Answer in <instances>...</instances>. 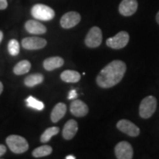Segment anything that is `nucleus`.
<instances>
[{
	"instance_id": "f257e3e1",
	"label": "nucleus",
	"mask_w": 159,
	"mask_h": 159,
	"mask_svg": "<svg viewBox=\"0 0 159 159\" xmlns=\"http://www.w3.org/2000/svg\"><path fill=\"white\" fill-rule=\"evenodd\" d=\"M125 71L126 64L123 61L119 60L112 61L99 73L97 77V83L101 88H111L122 80Z\"/></svg>"
},
{
	"instance_id": "f03ea898",
	"label": "nucleus",
	"mask_w": 159,
	"mask_h": 159,
	"mask_svg": "<svg viewBox=\"0 0 159 159\" xmlns=\"http://www.w3.org/2000/svg\"><path fill=\"white\" fill-rule=\"evenodd\" d=\"M6 143L12 152L16 154L25 152L28 150L29 144L27 140L22 136L11 135L6 139Z\"/></svg>"
},
{
	"instance_id": "7ed1b4c3",
	"label": "nucleus",
	"mask_w": 159,
	"mask_h": 159,
	"mask_svg": "<svg viewBox=\"0 0 159 159\" xmlns=\"http://www.w3.org/2000/svg\"><path fill=\"white\" fill-rule=\"evenodd\" d=\"M31 14L35 19L41 21H50L55 17V11L49 6L37 4L32 7Z\"/></svg>"
},
{
	"instance_id": "20e7f679",
	"label": "nucleus",
	"mask_w": 159,
	"mask_h": 159,
	"mask_svg": "<svg viewBox=\"0 0 159 159\" xmlns=\"http://www.w3.org/2000/svg\"><path fill=\"white\" fill-rule=\"evenodd\" d=\"M157 108V100L154 97L148 96L142 99L139 106V115L143 119H148L153 115Z\"/></svg>"
},
{
	"instance_id": "39448f33",
	"label": "nucleus",
	"mask_w": 159,
	"mask_h": 159,
	"mask_svg": "<svg viewBox=\"0 0 159 159\" xmlns=\"http://www.w3.org/2000/svg\"><path fill=\"white\" fill-rule=\"evenodd\" d=\"M130 36L126 31H121L114 37L109 38L106 41L108 47L114 49H120L126 47L129 42Z\"/></svg>"
},
{
	"instance_id": "423d86ee",
	"label": "nucleus",
	"mask_w": 159,
	"mask_h": 159,
	"mask_svg": "<svg viewBox=\"0 0 159 159\" xmlns=\"http://www.w3.org/2000/svg\"><path fill=\"white\" fill-rule=\"evenodd\" d=\"M102 41V30L98 27H93L89 31L85 39V43L88 47L96 48L101 44Z\"/></svg>"
},
{
	"instance_id": "0eeeda50",
	"label": "nucleus",
	"mask_w": 159,
	"mask_h": 159,
	"mask_svg": "<svg viewBox=\"0 0 159 159\" xmlns=\"http://www.w3.org/2000/svg\"><path fill=\"white\" fill-rule=\"evenodd\" d=\"M115 155L118 159H131L134 156V150L130 143L121 142L115 147Z\"/></svg>"
},
{
	"instance_id": "6e6552de",
	"label": "nucleus",
	"mask_w": 159,
	"mask_h": 159,
	"mask_svg": "<svg viewBox=\"0 0 159 159\" xmlns=\"http://www.w3.org/2000/svg\"><path fill=\"white\" fill-rule=\"evenodd\" d=\"M117 128L124 134L131 137H136L140 134V130L136 125L127 119H122L116 124Z\"/></svg>"
},
{
	"instance_id": "1a4fd4ad",
	"label": "nucleus",
	"mask_w": 159,
	"mask_h": 159,
	"mask_svg": "<svg viewBox=\"0 0 159 159\" xmlns=\"http://www.w3.org/2000/svg\"><path fill=\"white\" fill-rule=\"evenodd\" d=\"M23 48L29 50L42 49L47 45V41L44 39L39 37H27L21 41Z\"/></svg>"
},
{
	"instance_id": "9d476101",
	"label": "nucleus",
	"mask_w": 159,
	"mask_h": 159,
	"mask_svg": "<svg viewBox=\"0 0 159 159\" xmlns=\"http://www.w3.org/2000/svg\"><path fill=\"white\" fill-rule=\"evenodd\" d=\"M80 15L77 12H68L65 13L61 19V25L63 28L65 29L72 28L80 21Z\"/></svg>"
},
{
	"instance_id": "9b49d317",
	"label": "nucleus",
	"mask_w": 159,
	"mask_h": 159,
	"mask_svg": "<svg viewBox=\"0 0 159 159\" xmlns=\"http://www.w3.org/2000/svg\"><path fill=\"white\" fill-rule=\"evenodd\" d=\"M138 8L137 0H122L119 7V11L124 16H130Z\"/></svg>"
},
{
	"instance_id": "f8f14e48",
	"label": "nucleus",
	"mask_w": 159,
	"mask_h": 159,
	"mask_svg": "<svg viewBox=\"0 0 159 159\" xmlns=\"http://www.w3.org/2000/svg\"><path fill=\"white\" fill-rule=\"evenodd\" d=\"M70 111L74 116L77 117L85 116L89 113L87 105L80 99H75L71 103Z\"/></svg>"
},
{
	"instance_id": "ddd939ff",
	"label": "nucleus",
	"mask_w": 159,
	"mask_h": 159,
	"mask_svg": "<svg viewBox=\"0 0 159 159\" xmlns=\"http://www.w3.org/2000/svg\"><path fill=\"white\" fill-rule=\"evenodd\" d=\"M25 29L31 34L41 35L47 32V28L39 21L35 20H29L25 23Z\"/></svg>"
},
{
	"instance_id": "4468645a",
	"label": "nucleus",
	"mask_w": 159,
	"mask_h": 159,
	"mask_svg": "<svg viewBox=\"0 0 159 159\" xmlns=\"http://www.w3.org/2000/svg\"><path fill=\"white\" fill-rule=\"evenodd\" d=\"M78 130V125L74 119H70L66 123L63 129V137L66 140L74 138Z\"/></svg>"
},
{
	"instance_id": "2eb2a0df",
	"label": "nucleus",
	"mask_w": 159,
	"mask_h": 159,
	"mask_svg": "<svg viewBox=\"0 0 159 159\" xmlns=\"http://www.w3.org/2000/svg\"><path fill=\"white\" fill-rule=\"evenodd\" d=\"M63 63H64V61L62 57L56 56L47 58L43 61V65L46 70L52 71L62 66Z\"/></svg>"
},
{
	"instance_id": "dca6fc26",
	"label": "nucleus",
	"mask_w": 159,
	"mask_h": 159,
	"mask_svg": "<svg viewBox=\"0 0 159 159\" xmlns=\"http://www.w3.org/2000/svg\"><path fill=\"white\" fill-rule=\"evenodd\" d=\"M66 112V105L63 102H59L55 105L51 113L52 122L56 123L65 116Z\"/></svg>"
},
{
	"instance_id": "f3484780",
	"label": "nucleus",
	"mask_w": 159,
	"mask_h": 159,
	"mask_svg": "<svg viewBox=\"0 0 159 159\" xmlns=\"http://www.w3.org/2000/svg\"><path fill=\"white\" fill-rule=\"evenodd\" d=\"M80 74L76 71L66 70L61 75V78L66 83H77L80 80Z\"/></svg>"
},
{
	"instance_id": "a211bd4d",
	"label": "nucleus",
	"mask_w": 159,
	"mask_h": 159,
	"mask_svg": "<svg viewBox=\"0 0 159 159\" xmlns=\"http://www.w3.org/2000/svg\"><path fill=\"white\" fill-rule=\"evenodd\" d=\"M31 64L28 61H21L17 63L13 68V72L17 75L27 74L30 70Z\"/></svg>"
},
{
	"instance_id": "6ab92c4d",
	"label": "nucleus",
	"mask_w": 159,
	"mask_h": 159,
	"mask_svg": "<svg viewBox=\"0 0 159 159\" xmlns=\"http://www.w3.org/2000/svg\"><path fill=\"white\" fill-rule=\"evenodd\" d=\"M43 81V76L40 73L33 74L27 76L25 79V84L27 87H33L35 85L41 84Z\"/></svg>"
},
{
	"instance_id": "aec40b11",
	"label": "nucleus",
	"mask_w": 159,
	"mask_h": 159,
	"mask_svg": "<svg viewBox=\"0 0 159 159\" xmlns=\"http://www.w3.org/2000/svg\"><path fill=\"white\" fill-rule=\"evenodd\" d=\"M52 152V148L49 145H43L35 149L33 152V156L35 158H41V157L47 156L50 155Z\"/></svg>"
},
{
	"instance_id": "412c9836",
	"label": "nucleus",
	"mask_w": 159,
	"mask_h": 159,
	"mask_svg": "<svg viewBox=\"0 0 159 159\" xmlns=\"http://www.w3.org/2000/svg\"><path fill=\"white\" fill-rule=\"evenodd\" d=\"M59 133V128L57 127H52L46 130L41 136V142L42 143H47L50 140L52 136H55Z\"/></svg>"
},
{
	"instance_id": "4be33fe9",
	"label": "nucleus",
	"mask_w": 159,
	"mask_h": 159,
	"mask_svg": "<svg viewBox=\"0 0 159 159\" xmlns=\"http://www.w3.org/2000/svg\"><path fill=\"white\" fill-rule=\"evenodd\" d=\"M26 102H27V105L29 108L35 109L38 111H42L44 108V104L42 102L38 100L37 99L32 96L27 97V99H26Z\"/></svg>"
},
{
	"instance_id": "5701e85b",
	"label": "nucleus",
	"mask_w": 159,
	"mask_h": 159,
	"mask_svg": "<svg viewBox=\"0 0 159 159\" xmlns=\"http://www.w3.org/2000/svg\"><path fill=\"white\" fill-rule=\"evenodd\" d=\"M8 52L12 56H16L19 55L20 51V46L19 43L16 39H12L9 41L8 46Z\"/></svg>"
},
{
	"instance_id": "b1692460",
	"label": "nucleus",
	"mask_w": 159,
	"mask_h": 159,
	"mask_svg": "<svg viewBox=\"0 0 159 159\" xmlns=\"http://www.w3.org/2000/svg\"><path fill=\"white\" fill-rule=\"evenodd\" d=\"M77 97V94L76 90H71L70 92H69L68 99H74Z\"/></svg>"
},
{
	"instance_id": "393cba45",
	"label": "nucleus",
	"mask_w": 159,
	"mask_h": 159,
	"mask_svg": "<svg viewBox=\"0 0 159 159\" xmlns=\"http://www.w3.org/2000/svg\"><path fill=\"white\" fill-rule=\"evenodd\" d=\"M7 7V0H0V10H5Z\"/></svg>"
},
{
	"instance_id": "a878e982",
	"label": "nucleus",
	"mask_w": 159,
	"mask_h": 159,
	"mask_svg": "<svg viewBox=\"0 0 159 159\" xmlns=\"http://www.w3.org/2000/svg\"><path fill=\"white\" fill-rule=\"evenodd\" d=\"M6 151H7V149H6L5 145L0 144V158H1L4 154H5Z\"/></svg>"
},
{
	"instance_id": "bb28decb",
	"label": "nucleus",
	"mask_w": 159,
	"mask_h": 159,
	"mask_svg": "<svg viewBox=\"0 0 159 159\" xmlns=\"http://www.w3.org/2000/svg\"><path fill=\"white\" fill-rule=\"evenodd\" d=\"M75 156H71V155H69V156H67L66 157V159H75Z\"/></svg>"
},
{
	"instance_id": "cd10ccee",
	"label": "nucleus",
	"mask_w": 159,
	"mask_h": 159,
	"mask_svg": "<svg viewBox=\"0 0 159 159\" xmlns=\"http://www.w3.org/2000/svg\"><path fill=\"white\" fill-rule=\"evenodd\" d=\"M2 91H3V85H2V83L1 81H0V94H2Z\"/></svg>"
},
{
	"instance_id": "c85d7f7f",
	"label": "nucleus",
	"mask_w": 159,
	"mask_h": 159,
	"mask_svg": "<svg viewBox=\"0 0 159 159\" xmlns=\"http://www.w3.org/2000/svg\"><path fill=\"white\" fill-rule=\"evenodd\" d=\"M2 39H3V33L0 30V43H1V41H2Z\"/></svg>"
},
{
	"instance_id": "c756f323",
	"label": "nucleus",
	"mask_w": 159,
	"mask_h": 159,
	"mask_svg": "<svg viewBox=\"0 0 159 159\" xmlns=\"http://www.w3.org/2000/svg\"><path fill=\"white\" fill-rule=\"evenodd\" d=\"M156 21L159 25V11L158 12V13H157V15H156Z\"/></svg>"
}]
</instances>
